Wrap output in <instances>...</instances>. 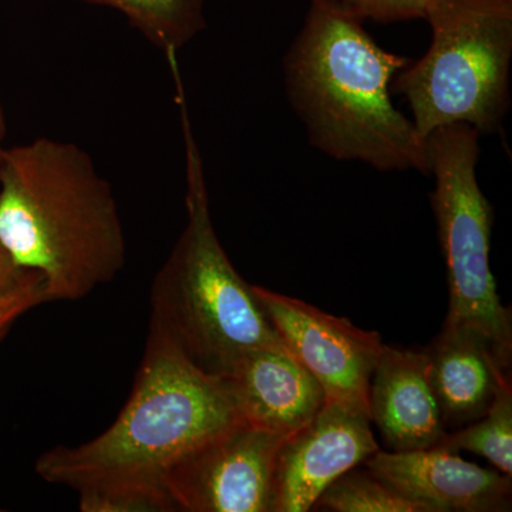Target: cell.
Segmentation results:
<instances>
[{
    "label": "cell",
    "mask_w": 512,
    "mask_h": 512,
    "mask_svg": "<svg viewBox=\"0 0 512 512\" xmlns=\"http://www.w3.org/2000/svg\"><path fill=\"white\" fill-rule=\"evenodd\" d=\"M423 352L446 430L461 429L483 417L501 384L511 377L490 340L450 320H444L443 329Z\"/></svg>",
    "instance_id": "cell-13"
},
{
    "label": "cell",
    "mask_w": 512,
    "mask_h": 512,
    "mask_svg": "<svg viewBox=\"0 0 512 512\" xmlns=\"http://www.w3.org/2000/svg\"><path fill=\"white\" fill-rule=\"evenodd\" d=\"M366 470L426 512L511 511L512 480L443 447L377 450Z\"/></svg>",
    "instance_id": "cell-10"
},
{
    "label": "cell",
    "mask_w": 512,
    "mask_h": 512,
    "mask_svg": "<svg viewBox=\"0 0 512 512\" xmlns=\"http://www.w3.org/2000/svg\"><path fill=\"white\" fill-rule=\"evenodd\" d=\"M40 288L45 289L42 276L19 268L0 245V302Z\"/></svg>",
    "instance_id": "cell-19"
},
{
    "label": "cell",
    "mask_w": 512,
    "mask_h": 512,
    "mask_svg": "<svg viewBox=\"0 0 512 512\" xmlns=\"http://www.w3.org/2000/svg\"><path fill=\"white\" fill-rule=\"evenodd\" d=\"M5 138H6V117H5V113H3L2 106H0V167H2L3 157H5V153H6Z\"/></svg>",
    "instance_id": "cell-21"
},
{
    "label": "cell",
    "mask_w": 512,
    "mask_h": 512,
    "mask_svg": "<svg viewBox=\"0 0 512 512\" xmlns=\"http://www.w3.org/2000/svg\"><path fill=\"white\" fill-rule=\"evenodd\" d=\"M83 512L177 511L167 488L141 485H106L77 491Z\"/></svg>",
    "instance_id": "cell-17"
},
{
    "label": "cell",
    "mask_w": 512,
    "mask_h": 512,
    "mask_svg": "<svg viewBox=\"0 0 512 512\" xmlns=\"http://www.w3.org/2000/svg\"><path fill=\"white\" fill-rule=\"evenodd\" d=\"M222 380L241 420L281 436L301 430L326 402L318 380L286 348L252 350Z\"/></svg>",
    "instance_id": "cell-11"
},
{
    "label": "cell",
    "mask_w": 512,
    "mask_h": 512,
    "mask_svg": "<svg viewBox=\"0 0 512 512\" xmlns=\"http://www.w3.org/2000/svg\"><path fill=\"white\" fill-rule=\"evenodd\" d=\"M369 416L392 451L439 446L447 430L423 350L383 346L370 380Z\"/></svg>",
    "instance_id": "cell-12"
},
{
    "label": "cell",
    "mask_w": 512,
    "mask_h": 512,
    "mask_svg": "<svg viewBox=\"0 0 512 512\" xmlns=\"http://www.w3.org/2000/svg\"><path fill=\"white\" fill-rule=\"evenodd\" d=\"M431 0H311L312 6L363 23L426 19Z\"/></svg>",
    "instance_id": "cell-18"
},
{
    "label": "cell",
    "mask_w": 512,
    "mask_h": 512,
    "mask_svg": "<svg viewBox=\"0 0 512 512\" xmlns=\"http://www.w3.org/2000/svg\"><path fill=\"white\" fill-rule=\"evenodd\" d=\"M167 63L183 131L187 222L151 286L150 322L198 369L224 379L252 350L286 346L217 237L178 59Z\"/></svg>",
    "instance_id": "cell-4"
},
{
    "label": "cell",
    "mask_w": 512,
    "mask_h": 512,
    "mask_svg": "<svg viewBox=\"0 0 512 512\" xmlns=\"http://www.w3.org/2000/svg\"><path fill=\"white\" fill-rule=\"evenodd\" d=\"M281 434L241 420L178 460L165 476L177 511L272 512Z\"/></svg>",
    "instance_id": "cell-7"
},
{
    "label": "cell",
    "mask_w": 512,
    "mask_h": 512,
    "mask_svg": "<svg viewBox=\"0 0 512 512\" xmlns=\"http://www.w3.org/2000/svg\"><path fill=\"white\" fill-rule=\"evenodd\" d=\"M0 245L42 276L47 302L79 301L116 279L127 254L119 207L83 148L53 138L6 148Z\"/></svg>",
    "instance_id": "cell-1"
},
{
    "label": "cell",
    "mask_w": 512,
    "mask_h": 512,
    "mask_svg": "<svg viewBox=\"0 0 512 512\" xmlns=\"http://www.w3.org/2000/svg\"><path fill=\"white\" fill-rule=\"evenodd\" d=\"M313 507L333 512H426L369 471L357 467L333 481Z\"/></svg>",
    "instance_id": "cell-16"
},
{
    "label": "cell",
    "mask_w": 512,
    "mask_h": 512,
    "mask_svg": "<svg viewBox=\"0 0 512 512\" xmlns=\"http://www.w3.org/2000/svg\"><path fill=\"white\" fill-rule=\"evenodd\" d=\"M252 289L286 349L322 386L326 402L369 414L370 380L384 346L379 333L301 299L261 286Z\"/></svg>",
    "instance_id": "cell-8"
},
{
    "label": "cell",
    "mask_w": 512,
    "mask_h": 512,
    "mask_svg": "<svg viewBox=\"0 0 512 512\" xmlns=\"http://www.w3.org/2000/svg\"><path fill=\"white\" fill-rule=\"evenodd\" d=\"M46 302V292L43 288L26 292L23 293V295L0 302V342H2L6 333L9 332L13 323H15L20 316L25 315L26 312L40 305V303Z\"/></svg>",
    "instance_id": "cell-20"
},
{
    "label": "cell",
    "mask_w": 512,
    "mask_h": 512,
    "mask_svg": "<svg viewBox=\"0 0 512 512\" xmlns=\"http://www.w3.org/2000/svg\"><path fill=\"white\" fill-rule=\"evenodd\" d=\"M241 421L227 386L187 359L150 322L146 352L130 399L116 421L87 443L56 447L37 458V476L82 488H167L165 476L185 454Z\"/></svg>",
    "instance_id": "cell-3"
},
{
    "label": "cell",
    "mask_w": 512,
    "mask_h": 512,
    "mask_svg": "<svg viewBox=\"0 0 512 512\" xmlns=\"http://www.w3.org/2000/svg\"><path fill=\"white\" fill-rule=\"evenodd\" d=\"M409 63L377 45L363 23L311 6L286 53L284 77L312 146L383 173L429 175L426 140L390 97L394 76Z\"/></svg>",
    "instance_id": "cell-2"
},
{
    "label": "cell",
    "mask_w": 512,
    "mask_h": 512,
    "mask_svg": "<svg viewBox=\"0 0 512 512\" xmlns=\"http://www.w3.org/2000/svg\"><path fill=\"white\" fill-rule=\"evenodd\" d=\"M369 414L325 402L301 430L279 448L272 488V512L312 510L320 494L343 474L380 450Z\"/></svg>",
    "instance_id": "cell-9"
},
{
    "label": "cell",
    "mask_w": 512,
    "mask_h": 512,
    "mask_svg": "<svg viewBox=\"0 0 512 512\" xmlns=\"http://www.w3.org/2000/svg\"><path fill=\"white\" fill-rule=\"evenodd\" d=\"M120 12L148 42L167 55H178L207 26V0H84Z\"/></svg>",
    "instance_id": "cell-14"
},
{
    "label": "cell",
    "mask_w": 512,
    "mask_h": 512,
    "mask_svg": "<svg viewBox=\"0 0 512 512\" xmlns=\"http://www.w3.org/2000/svg\"><path fill=\"white\" fill-rule=\"evenodd\" d=\"M439 447L468 451L512 477V383L505 380L483 417L443 437Z\"/></svg>",
    "instance_id": "cell-15"
},
{
    "label": "cell",
    "mask_w": 512,
    "mask_h": 512,
    "mask_svg": "<svg viewBox=\"0 0 512 512\" xmlns=\"http://www.w3.org/2000/svg\"><path fill=\"white\" fill-rule=\"evenodd\" d=\"M0 511H2V510H0Z\"/></svg>",
    "instance_id": "cell-22"
},
{
    "label": "cell",
    "mask_w": 512,
    "mask_h": 512,
    "mask_svg": "<svg viewBox=\"0 0 512 512\" xmlns=\"http://www.w3.org/2000/svg\"><path fill=\"white\" fill-rule=\"evenodd\" d=\"M480 137L468 124H450L424 138L434 178L430 201L447 265L446 320L481 333L511 369V309L501 303L490 268L494 210L477 180Z\"/></svg>",
    "instance_id": "cell-6"
},
{
    "label": "cell",
    "mask_w": 512,
    "mask_h": 512,
    "mask_svg": "<svg viewBox=\"0 0 512 512\" xmlns=\"http://www.w3.org/2000/svg\"><path fill=\"white\" fill-rule=\"evenodd\" d=\"M426 55L394 76L421 137L450 124L493 134L511 106L512 0H431Z\"/></svg>",
    "instance_id": "cell-5"
}]
</instances>
